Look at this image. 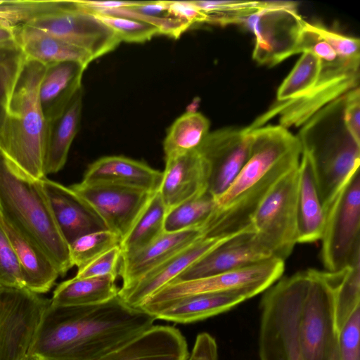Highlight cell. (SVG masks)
<instances>
[{
    "instance_id": "6da1fadb",
    "label": "cell",
    "mask_w": 360,
    "mask_h": 360,
    "mask_svg": "<svg viewBox=\"0 0 360 360\" xmlns=\"http://www.w3.org/2000/svg\"><path fill=\"white\" fill-rule=\"evenodd\" d=\"M155 319L118 295L89 306L50 302L27 354L32 360H98L152 327Z\"/></svg>"
},
{
    "instance_id": "7a4b0ae2",
    "label": "cell",
    "mask_w": 360,
    "mask_h": 360,
    "mask_svg": "<svg viewBox=\"0 0 360 360\" xmlns=\"http://www.w3.org/2000/svg\"><path fill=\"white\" fill-rule=\"evenodd\" d=\"M247 130L251 140L249 158L230 186L215 200L214 209L201 229L203 237L225 236L248 227L253 212L269 191L299 166L301 145L288 129L278 124Z\"/></svg>"
},
{
    "instance_id": "3957f363",
    "label": "cell",
    "mask_w": 360,
    "mask_h": 360,
    "mask_svg": "<svg viewBox=\"0 0 360 360\" xmlns=\"http://www.w3.org/2000/svg\"><path fill=\"white\" fill-rule=\"evenodd\" d=\"M0 217L37 243L60 276L72 267L68 244L55 221L41 179L20 171L1 152Z\"/></svg>"
},
{
    "instance_id": "277c9868",
    "label": "cell",
    "mask_w": 360,
    "mask_h": 360,
    "mask_svg": "<svg viewBox=\"0 0 360 360\" xmlns=\"http://www.w3.org/2000/svg\"><path fill=\"white\" fill-rule=\"evenodd\" d=\"M344 95L314 114L297 135L309 159L324 211L349 175L359 168L360 143L343 120Z\"/></svg>"
},
{
    "instance_id": "5b68a950",
    "label": "cell",
    "mask_w": 360,
    "mask_h": 360,
    "mask_svg": "<svg viewBox=\"0 0 360 360\" xmlns=\"http://www.w3.org/2000/svg\"><path fill=\"white\" fill-rule=\"evenodd\" d=\"M46 69L43 63L26 59L0 134V152L35 179L46 177L44 169L46 120L39 98Z\"/></svg>"
},
{
    "instance_id": "8992f818",
    "label": "cell",
    "mask_w": 360,
    "mask_h": 360,
    "mask_svg": "<svg viewBox=\"0 0 360 360\" xmlns=\"http://www.w3.org/2000/svg\"><path fill=\"white\" fill-rule=\"evenodd\" d=\"M309 50L321 60V69L313 89L304 96L274 104L250 126L254 129L264 126L275 116L279 125L288 129L302 127L321 108L359 86L360 59H349L334 49L308 26L302 32L300 52Z\"/></svg>"
},
{
    "instance_id": "52a82bcc",
    "label": "cell",
    "mask_w": 360,
    "mask_h": 360,
    "mask_svg": "<svg viewBox=\"0 0 360 360\" xmlns=\"http://www.w3.org/2000/svg\"><path fill=\"white\" fill-rule=\"evenodd\" d=\"M297 328L304 360H340L335 295L328 271L296 273Z\"/></svg>"
},
{
    "instance_id": "ba28073f",
    "label": "cell",
    "mask_w": 360,
    "mask_h": 360,
    "mask_svg": "<svg viewBox=\"0 0 360 360\" xmlns=\"http://www.w3.org/2000/svg\"><path fill=\"white\" fill-rule=\"evenodd\" d=\"M284 266V261L272 257L207 277L172 282L155 292L139 308L154 316L172 301L205 293H237L248 300L275 283L281 277Z\"/></svg>"
},
{
    "instance_id": "9c48e42d",
    "label": "cell",
    "mask_w": 360,
    "mask_h": 360,
    "mask_svg": "<svg viewBox=\"0 0 360 360\" xmlns=\"http://www.w3.org/2000/svg\"><path fill=\"white\" fill-rule=\"evenodd\" d=\"M259 360H304L297 328L296 274L278 280L260 302Z\"/></svg>"
},
{
    "instance_id": "30bf717a",
    "label": "cell",
    "mask_w": 360,
    "mask_h": 360,
    "mask_svg": "<svg viewBox=\"0 0 360 360\" xmlns=\"http://www.w3.org/2000/svg\"><path fill=\"white\" fill-rule=\"evenodd\" d=\"M298 167L272 187L250 221L257 243L271 257L284 262L298 243Z\"/></svg>"
},
{
    "instance_id": "8fae6325",
    "label": "cell",
    "mask_w": 360,
    "mask_h": 360,
    "mask_svg": "<svg viewBox=\"0 0 360 360\" xmlns=\"http://www.w3.org/2000/svg\"><path fill=\"white\" fill-rule=\"evenodd\" d=\"M321 257L329 272L360 259V175L352 172L325 211Z\"/></svg>"
},
{
    "instance_id": "7c38bea8",
    "label": "cell",
    "mask_w": 360,
    "mask_h": 360,
    "mask_svg": "<svg viewBox=\"0 0 360 360\" xmlns=\"http://www.w3.org/2000/svg\"><path fill=\"white\" fill-rule=\"evenodd\" d=\"M24 24L86 51L94 60L112 51L121 43L110 28L77 1H59L54 9Z\"/></svg>"
},
{
    "instance_id": "4fadbf2b",
    "label": "cell",
    "mask_w": 360,
    "mask_h": 360,
    "mask_svg": "<svg viewBox=\"0 0 360 360\" xmlns=\"http://www.w3.org/2000/svg\"><path fill=\"white\" fill-rule=\"evenodd\" d=\"M242 23L255 35L252 58L258 63L272 66L297 53L304 20L294 2L269 1Z\"/></svg>"
},
{
    "instance_id": "5bb4252c",
    "label": "cell",
    "mask_w": 360,
    "mask_h": 360,
    "mask_svg": "<svg viewBox=\"0 0 360 360\" xmlns=\"http://www.w3.org/2000/svg\"><path fill=\"white\" fill-rule=\"evenodd\" d=\"M50 302L26 288H0V360H20L27 355Z\"/></svg>"
},
{
    "instance_id": "9a60e30c",
    "label": "cell",
    "mask_w": 360,
    "mask_h": 360,
    "mask_svg": "<svg viewBox=\"0 0 360 360\" xmlns=\"http://www.w3.org/2000/svg\"><path fill=\"white\" fill-rule=\"evenodd\" d=\"M251 140L245 128L210 131L197 151L207 169V191L216 200L230 186L247 162Z\"/></svg>"
},
{
    "instance_id": "2e32d148",
    "label": "cell",
    "mask_w": 360,
    "mask_h": 360,
    "mask_svg": "<svg viewBox=\"0 0 360 360\" xmlns=\"http://www.w3.org/2000/svg\"><path fill=\"white\" fill-rule=\"evenodd\" d=\"M70 187L92 207L108 229L121 240L154 193L119 185L83 181Z\"/></svg>"
},
{
    "instance_id": "e0dca14e",
    "label": "cell",
    "mask_w": 360,
    "mask_h": 360,
    "mask_svg": "<svg viewBox=\"0 0 360 360\" xmlns=\"http://www.w3.org/2000/svg\"><path fill=\"white\" fill-rule=\"evenodd\" d=\"M269 258L272 257L257 243L250 225L200 257L172 282L207 277Z\"/></svg>"
},
{
    "instance_id": "ac0fdd59",
    "label": "cell",
    "mask_w": 360,
    "mask_h": 360,
    "mask_svg": "<svg viewBox=\"0 0 360 360\" xmlns=\"http://www.w3.org/2000/svg\"><path fill=\"white\" fill-rule=\"evenodd\" d=\"M236 233L225 236L198 238L148 272L132 285L126 288L121 287L118 296L128 305L139 308L155 292L174 281L198 259Z\"/></svg>"
},
{
    "instance_id": "d6986e66",
    "label": "cell",
    "mask_w": 360,
    "mask_h": 360,
    "mask_svg": "<svg viewBox=\"0 0 360 360\" xmlns=\"http://www.w3.org/2000/svg\"><path fill=\"white\" fill-rule=\"evenodd\" d=\"M57 226L69 245L84 234L108 229L92 207L70 186L41 179Z\"/></svg>"
},
{
    "instance_id": "ffe728a7",
    "label": "cell",
    "mask_w": 360,
    "mask_h": 360,
    "mask_svg": "<svg viewBox=\"0 0 360 360\" xmlns=\"http://www.w3.org/2000/svg\"><path fill=\"white\" fill-rule=\"evenodd\" d=\"M187 342L176 328L153 326L98 360H187Z\"/></svg>"
},
{
    "instance_id": "44dd1931",
    "label": "cell",
    "mask_w": 360,
    "mask_h": 360,
    "mask_svg": "<svg viewBox=\"0 0 360 360\" xmlns=\"http://www.w3.org/2000/svg\"><path fill=\"white\" fill-rule=\"evenodd\" d=\"M158 193L167 210L207 188V169L197 150L165 158Z\"/></svg>"
},
{
    "instance_id": "7402d4cb",
    "label": "cell",
    "mask_w": 360,
    "mask_h": 360,
    "mask_svg": "<svg viewBox=\"0 0 360 360\" xmlns=\"http://www.w3.org/2000/svg\"><path fill=\"white\" fill-rule=\"evenodd\" d=\"M201 237L203 236L199 229L165 232L146 247L132 253L122 255L118 274L122 279V287L132 285Z\"/></svg>"
},
{
    "instance_id": "603a6c76",
    "label": "cell",
    "mask_w": 360,
    "mask_h": 360,
    "mask_svg": "<svg viewBox=\"0 0 360 360\" xmlns=\"http://www.w3.org/2000/svg\"><path fill=\"white\" fill-rule=\"evenodd\" d=\"M162 172L122 155L102 157L89 165L82 181L119 185L148 193L158 191Z\"/></svg>"
},
{
    "instance_id": "cb8c5ba5",
    "label": "cell",
    "mask_w": 360,
    "mask_h": 360,
    "mask_svg": "<svg viewBox=\"0 0 360 360\" xmlns=\"http://www.w3.org/2000/svg\"><path fill=\"white\" fill-rule=\"evenodd\" d=\"M18 259L25 288L37 294L49 292L59 273L48 255L33 240L0 217Z\"/></svg>"
},
{
    "instance_id": "d4e9b609",
    "label": "cell",
    "mask_w": 360,
    "mask_h": 360,
    "mask_svg": "<svg viewBox=\"0 0 360 360\" xmlns=\"http://www.w3.org/2000/svg\"><path fill=\"white\" fill-rule=\"evenodd\" d=\"M83 89H79L64 110L46 120L44 169L46 175L59 172L65 165L72 143L79 130Z\"/></svg>"
},
{
    "instance_id": "484cf974",
    "label": "cell",
    "mask_w": 360,
    "mask_h": 360,
    "mask_svg": "<svg viewBox=\"0 0 360 360\" xmlns=\"http://www.w3.org/2000/svg\"><path fill=\"white\" fill-rule=\"evenodd\" d=\"M86 69L83 65L74 61L46 66L39 89V102L46 120L59 115L82 87V80Z\"/></svg>"
},
{
    "instance_id": "4316f807",
    "label": "cell",
    "mask_w": 360,
    "mask_h": 360,
    "mask_svg": "<svg viewBox=\"0 0 360 360\" xmlns=\"http://www.w3.org/2000/svg\"><path fill=\"white\" fill-rule=\"evenodd\" d=\"M14 33L26 58L46 66L59 62L74 61L87 68L94 60L86 51L36 27L21 24L14 27Z\"/></svg>"
},
{
    "instance_id": "83f0119b",
    "label": "cell",
    "mask_w": 360,
    "mask_h": 360,
    "mask_svg": "<svg viewBox=\"0 0 360 360\" xmlns=\"http://www.w3.org/2000/svg\"><path fill=\"white\" fill-rule=\"evenodd\" d=\"M246 300L237 293L193 295L165 304L154 317L178 323H190L226 312Z\"/></svg>"
},
{
    "instance_id": "f1b7e54d",
    "label": "cell",
    "mask_w": 360,
    "mask_h": 360,
    "mask_svg": "<svg viewBox=\"0 0 360 360\" xmlns=\"http://www.w3.org/2000/svg\"><path fill=\"white\" fill-rule=\"evenodd\" d=\"M297 242L320 240L326 214L308 158L302 153L298 167Z\"/></svg>"
},
{
    "instance_id": "f546056e",
    "label": "cell",
    "mask_w": 360,
    "mask_h": 360,
    "mask_svg": "<svg viewBox=\"0 0 360 360\" xmlns=\"http://www.w3.org/2000/svg\"><path fill=\"white\" fill-rule=\"evenodd\" d=\"M117 276L78 278L65 281L57 285L51 303L55 306H89L102 304L118 295Z\"/></svg>"
},
{
    "instance_id": "4dcf8cb0",
    "label": "cell",
    "mask_w": 360,
    "mask_h": 360,
    "mask_svg": "<svg viewBox=\"0 0 360 360\" xmlns=\"http://www.w3.org/2000/svg\"><path fill=\"white\" fill-rule=\"evenodd\" d=\"M210 121L202 113L188 110L175 120L163 141L165 158L197 150L210 133Z\"/></svg>"
},
{
    "instance_id": "1f68e13d",
    "label": "cell",
    "mask_w": 360,
    "mask_h": 360,
    "mask_svg": "<svg viewBox=\"0 0 360 360\" xmlns=\"http://www.w3.org/2000/svg\"><path fill=\"white\" fill-rule=\"evenodd\" d=\"M167 209L158 191L154 193L136 221L121 240L122 255L136 252L165 233V219Z\"/></svg>"
},
{
    "instance_id": "d6a6232c",
    "label": "cell",
    "mask_w": 360,
    "mask_h": 360,
    "mask_svg": "<svg viewBox=\"0 0 360 360\" xmlns=\"http://www.w3.org/2000/svg\"><path fill=\"white\" fill-rule=\"evenodd\" d=\"M215 199L207 191L169 209L165 219V232H177L192 229L201 230L210 216Z\"/></svg>"
},
{
    "instance_id": "836d02e7",
    "label": "cell",
    "mask_w": 360,
    "mask_h": 360,
    "mask_svg": "<svg viewBox=\"0 0 360 360\" xmlns=\"http://www.w3.org/2000/svg\"><path fill=\"white\" fill-rule=\"evenodd\" d=\"M278 89L276 101L282 103L298 99L308 94L316 84L321 69L320 58L306 50Z\"/></svg>"
},
{
    "instance_id": "e575fe53",
    "label": "cell",
    "mask_w": 360,
    "mask_h": 360,
    "mask_svg": "<svg viewBox=\"0 0 360 360\" xmlns=\"http://www.w3.org/2000/svg\"><path fill=\"white\" fill-rule=\"evenodd\" d=\"M26 56L16 40L0 44V134Z\"/></svg>"
},
{
    "instance_id": "d590c367",
    "label": "cell",
    "mask_w": 360,
    "mask_h": 360,
    "mask_svg": "<svg viewBox=\"0 0 360 360\" xmlns=\"http://www.w3.org/2000/svg\"><path fill=\"white\" fill-rule=\"evenodd\" d=\"M207 15V22L226 25L242 22L265 7L267 1H191Z\"/></svg>"
},
{
    "instance_id": "8d00e7d4",
    "label": "cell",
    "mask_w": 360,
    "mask_h": 360,
    "mask_svg": "<svg viewBox=\"0 0 360 360\" xmlns=\"http://www.w3.org/2000/svg\"><path fill=\"white\" fill-rule=\"evenodd\" d=\"M120 242L121 238L109 229L81 236L68 245L72 265L79 269L113 247L120 245Z\"/></svg>"
},
{
    "instance_id": "74e56055",
    "label": "cell",
    "mask_w": 360,
    "mask_h": 360,
    "mask_svg": "<svg viewBox=\"0 0 360 360\" xmlns=\"http://www.w3.org/2000/svg\"><path fill=\"white\" fill-rule=\"evenodd\" d=\"M90 13L110 28L121 42L143 43L150 40L156 34H160L156 27L140 20L117 15Z\"/></svg>"
},
{
    "instance_id": "f35d334b",
    "label": "cell",
    "mask_w": 360,
    "mask_h": 360,
    "mask_svg": "<svg viewBox=\"0 0 360 360\" xmlns=\"http://www.w3.org/2000/svg\"><path fill=\"white\" fill-rule=\"evenodd\" d=\"M57 1H0V25L14 28L53 9Z\"/></svg>"
},
{
    "instance_id": "ab89813d",
    "label": "cell",
    "mask_w": 360,
    "mask_h": 360,
    "mask_svg": "<svg viewBox=\"0 0 360 360\" xmlns=\"http://www.w3.org/2000/svg\"><path fill=\"white\" fill-rule=\"evenodd\" d=\"M88 11L112 15H117L140 20L156 27L160 34L166 35L173 39H178L191 25L184 21L171 16H153L136 13L129 7L108 11L89 10Z\"/></svg>"
},
{
    "instance_id": "60d3db41",
    "label": "cell",
    "mask_w": 360,
    "mask_h": 360,
    "mask_svg": "<svg viewBox=\"0 0 360 360\" xmlns=\"http://www.w3.org/2000/svg\"><path fill=\"white\" fill-rule=\"evenodd\" d=\"M25 288L21 267L11 241L0 223V288Z\"/></svg>"
},
{
    "instance_id": "b9f144b4",
    "label": "cell",
    "mask_w": 360,
    "mask_h": 360,
    "mask_svg": "<svg viewBox=\"0 0 360 360\" xmlns=\"http://www.w3.org/2000/svg\"><path fill=\"white\" fill-rule=\"evenodd\" d=\"M340 360H360V307L337 327Z\"/></svg>"
},
{
    "instance_id": "7bdbcfd3",
    "label": "cell",
    "mask_w": 360,
    "mask_h": 360,
    "mask_svg": "<svg viewBox=\"0 0 360 360\" xmlns=\"http://www.w3.org/2000/svg\"><path fill=\"white\" fill-rule=\"evenodd\" d=\"M122 257V252L120 245L115 246L79 268L75 276L78 278L117 276Z\"/></svg>"
},
{
    "instance_id": "ee69618b",
    "label": "cell",
    "mask_w": 360,
    "mask_h": 360,
    "mask_svg": "<svg viewBox=\"0 0 360 360\" xmlns=\"http://www.w3.org/2000/svg\"><path fill=\"white\" fill-rule=\"evenodd\" d=\"M308 25L321 38L330 45L338 55L349 59H360V42L359 39L335 32L319 24L308 22Z\"/></svg>"
},
{
    "instance_id": "f6af8a7d",
    "label": "cell",
    "mask_w": 360,
    "mask_h": 360,
    "mask_svg": "<svg viewBox=\"0 0 360 360\" xmlns=\"http://www.w3.org/2000/svg\"><path fill=\"white\" fill-rule=\"evenodd\" d=\"M342 115L347 130L355 141L360 143L359 86L344 95Z\"/></svg>"
},
{
    "instance_id": "bcb514c9",
    "label": "cell",
    "mask_w": 360,
    "mask_h": 360,
    "mask_svg": "<svg viewBox=\"0 0 360 360\" xmlns=\"http://www.w3.org/2000/svg\"><path fill=\"white\" fill-rule=\"evenodd\" d=\"M170 16L189 23L207 22V15L195 7L191 1H168Z\"/></svg>"
},
{
    "instance_id": "7dc6e473",
    "label": "cell",
    "mask_w": 360,
    "mask_h": 360,
    "mask_svg": "<svg viewBox=\"0 0 360 360\" xmlns=\"http://www.w3.org/2000/svg\"><path fill=\"white\" fill-rule=\"evenodd\" d=\"M78 4L89 10L108 11L137 5L140 1H77Z\"/></svg>"
},
{
    "instance_id": "c3c4849f",
    "label": "cell",
    "mask_w": 360,
    "mask_h": 360,
    "mask_svg": "<svg viewBox=\"0 0 360 360\" xmlns=\"http://www.w3.org/2000/svg\"><path fill=\"white\" fill-rule=\"evenodd\" d=\"M196 339L200 342L202 360H218V347L216 340L208 333L198 334Z\"/></svg>"
},
{
    "instance_id": "681fc988",
    "label": "cell",
    "mask_w": 360,
    "mask_h": 360,
    "mask_svg": "<svg viewBox=\"0 0 360 360\" xmlns=\"http://www.w3.org/2000/svg\"><path fill=\"white\" fill-rule=\"evenodd\" d=\"M15 40L14 28L0 25V44Z\"/></svg>"
},
{
    "instance_id": "f907efd6",
    "label": "cell",
    "mask_w": 360,
    "mask_h": 360,
    "mask_svg": "<svg viewBox=\"0 0 360 360\" xmlns=\"http://www.w3.org/2000/svg\"><path fill=\"white\" fill-rule=\"evenodd\" d=\"M187 360H202V351L200 342L195 339L194 346Z\"/></svg>"
},
{
    "instance_id": "816d5d0a",
    "label": "cell",
    "mask_w": 360,
    "mask_h": 360,
    "mask_svg": "<svg viewBox=\"0 0 360 360\" xmlns=\"http://www.w3.org/2000/svg\"><path fill=\"white\" fill-rule=\"evenodd\" d=\"M20 360H32L29 356L27 354L26 356H25L22 359H21Z\"/></svg>"
}]
</instances>
